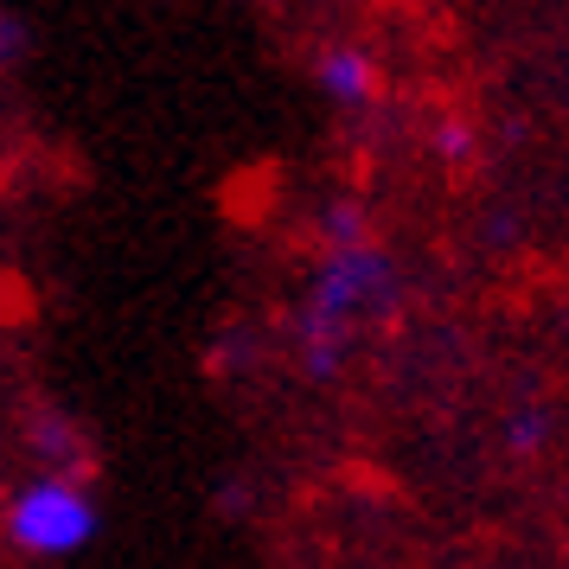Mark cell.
<instances>
[{"label": "cell", "mask_w": 569, "mask_h": 569, "mask_svg": "<svg viewBox=\"0 0 569 569\" xmlns=\"http://www.w3.org/2000/svg\"><path fill=\"white\" fill-rule=\"evenodd\" d=\"M313 83H320L327 103H339V109H371L378 90H385L371 52H359V46H327V52L313 58Z\"/></svg>", "instance_id": "3957f363"}, {"label": "cell", "mask_w": 569, "mask_h": 569, "mask_svg": "<svg viewBox=\"0 0 569 569\" xmlns=\"http://www.w3.org/2000/svg\"><path fill=\"white\" fill-rule=\"evenodd\" d=\"M538 441H543L538 416H512V448H518V455H525V448H538Z\"/></svg>", "instance_id": "5b68a950"}, {"label": "cell", "mask_w": 569, "mask_h": 569, "mask_svg": "<svg viewBox=\"0 0 569 569\" xmlns=\"http://www.w3.org/2000/svg\"><path fill=\"white\" fill-rule=\"evenodd\" d=\"M0 525H7L13 550L46 557V563H64V557H78V550L97 543L103 512H97V499H90L83 480H71V473H39L27 487H13Z\"/></svg>", "instance_id": "7a4b0ae2"}, {"label": "cell", "mask_w": 569, "mask_h": 569, "mask_svg": "<svg viewBox=\"0 0 569 569\" xmlns=\"http://www.w3.org/2000/svg\"><path fill=\"white\" fill-rule=\"evenodd\" d=\"M20 46H27V32H20V20H13V13L0 7V64H7V58L20 52Z\"/></svg>", "instance_id": "277c9868"}, {"label": "cell", "mask_w": 569, "mask_h": 569, "mask_svg": "<svg viewBox=\"0 0 569 569\" xmlns=\"http://www.w3.org/2000/svg\"><path fill=\"white\" fill-rule=\"evenodd\" d=\"M390 288V257L365 237V243H346V250H327V262L313 269V288L301 301V371L313 385L320 378H339V365L352 352V333H359V313L378 308V295Z\"/></svg>", "instance_id": "6da1fadb"}]
</instances>
